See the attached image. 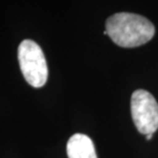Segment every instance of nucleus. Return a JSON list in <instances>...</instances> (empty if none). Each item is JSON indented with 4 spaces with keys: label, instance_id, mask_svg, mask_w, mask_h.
Wrapping results in <instances>:
<instances>
[{
    "label": "nucleus",
    "instance_id": "7ed1b4c3",
    "mask_svg": "<svg viewBox=\"0 0 158 158\" xmlns=\"http://www.w3.org/2000/svg\"><path fill=\"white\" fill-rule=\"evenodd\" d=\"M131 111L137 130L145 136L158 129V103L152 94L137 90L131 98Z\"/></svg>",
    "mask_w": 158,
    "mask_h": 158
},
{
    "label": "nucleus",
    "instance_id": "39448f33",
    "mask_svg": "<svg viewBox=\"0 0 158 158\" xmlns=\"http://www.w3.org/2000/svg\"><path fill=\"white\" fill-rule=\"evenodd\" d=\"M152 137H153V134H150V135H147L146 136V139L147 140H151V139H152Z\"/></svg>",
    "mask_w": 158,
    "mask_h": 158
},
{
    "label": "nucleus",
    "instance_id": "20e7f679",
    "mask_svg": "<svg viewBox=\"0 0 158 158\" xmlns=\"http://www.w3.org/2000/svg\"><path fill=\"white\" fill-rule=\"evenodd\" d=\"M69 158H97L93 141L84 134H75L66 145Z\"/></svg>",
    "mask_w": 158,
    "mask_h": 158
},
{
    "label": "nucleus",
    "instance_id": "f03ea898",
    "mask_svg": "<svg viewBox=\"0 0 158 158\" xmlns=\"http://www.w3.org/2000/svg\"><path fill=\"white\" fill-rule=\"evenodd\" d=\"M22 73L32 87L41 88L48 79V68L41 47L32 40H23L18 49Z\"/></svg>",
    "mask_w": 158,
    "mask_h": 158
},
{
    "label": "nucleus",
    "instance_id": "f257e3e1",
    "mask_svg": "<svg viewBox=\"0 0 158 158\" xmlns=\"http://www.w3.org/2000/svg\"><path fill=\"white\" fill-rule=\"evenodd\" d=\"M105 31L116 45L133 48L146 44L155 34L154 25L142 15L118 12L107 19Z\"/></svg>",
    "mask_w": 158,
    "mask_h": 158
}]
</instances>
